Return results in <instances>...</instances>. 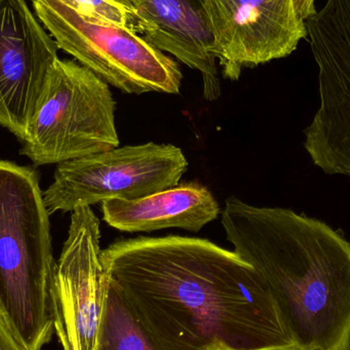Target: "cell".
Wrapping results in <instances>:
<instances>
[{
    "label": "cell",
    "mask_w": 350,
    "mask_h": 350,
    "mask_svg": "<svg viewBox=\"0 0 350 350\" xmlns=\"http://www.w3.org/2000/svg\"><path fill=\"white\" fill-rule=\"evenodd\" d=\"M96 350H155L111 281Z\"/></svg>",
    "instance_id": "obj_12"
},
{
    "label": "cell",
    "mask_w": 350,
    "mask_h": 350,
    "mask_svg": "<svg viewBox=\"0 0 350 350\" xmlns=\"http://www.w3.org/2000/svg\"><path fill=\"white\" fill-rule=\"evenodd\" d=\"M100 219L90 207L71 214L68 237L53 269V327L62 350H96L108 298Z\"/></svg>",
    "instance_id": "obj_7"
},
{
    "label": "cell",
    "mask_w": 350,
    "mask_h": 350,
    "mask_svg": "<svg viewBox=\"0 0 350 350\" xmlns=\"http://www.w3.org/2000/svg\"><path fill=\"white\" fill-rule=\"evenodd\" d=\"M108 226L126 232H152L180 228L199 232L221 214L217 200L198 181L174 187L137 200H111L100 204Z\"/></svg>",
    "instance_id": "obj_11"
},
{
    "label": "cell",
    "mask_w": 350,
    "mask_h": 350,
    "mask_svg": "<svg viewBox=\"0 0 350 350\" xmlns=\"http://www.w3.org/2000/svg\"><path fill=\"white\" fill-rule=\"evenodd\" d=\"M189 162L180 148L147 143L57 164L43 193L49 215L111 200H137L180 183Z\"/></svg>",
    "instance_id": "obj_6"
},
{
    "label": "cell",
    "mask_w": 350,
    "mask_h": 350,
    "mask_svg": "<svg viewBox=\"0 0 350 350\" xmlns=\"http://www.w3.org/2000/svg\"><path fill=\"white\" fill-rule=\"evenodd\" d=\"M49 213L32 168L0 160V312L27 350L55 334Z\"/></svg>",
    "instance_id": "obj_3"
},
{
    "label": "cell",
    "mask_w": 350,
    "mask_h": 350,
    "mask_svg": "<svg viewBox=\"0 0 350 350\" xmlns=\"http://www.w3.org/2000/svg\"><path fill=\"white\" fill-rule=\"evenodd\" d=\"M82 14L94 16L139 34L133 0H63Z\"/></svg>",
    "instance_id": "obj_13"
},
{
    "label": "cell",
    "mask_w": 350,
    "mask_h": 350,
    "mask_svg": "<svg viewBox=\"0 0 350 350\" xmlns=\"http://www.w3.org/2000/svg\"><path fill=\"white\" fill-rule=\"evenodd\" d=\"M295 2L296 10L298 16L302 20H308L310 16L317 14L316 6H314V0H294Z\"/></svg>",
    "instance_id": "obj_15"
},
{
    "label": "cell",
    "mask_w": 350,
    "mask_h": 350,
    "mask_svg": "<svg viewBox=\"0 0 350 350\" xmlns=\"http://www.w3.org/2000/svg\"><path fill=\"white\" fill-rule=\"evenodd\" d=\"M102 259L155 350H294L265 281L234 251L142 236L118 239Z\"/></svg>",
    "instance_id": "obj_1"
},
{
    "label": "cell",
    "mask_w": 350,
    "mask_h": 350,
    "mask_svg": "<svg viewBox=\"0 0 350 350\" xmlns=\"http://www.w3.org/2000/svg\"><path fill=\"white\" fill-rule=\"evenodd\" d=\"M57 49L26 0H0V125L20 143L59 57Z\"/></svg>",
    "instance_id": "obj_9"
},
{
    "label": "cell",
    "mask_w": 350,
    "mask_h": 350,
    "mask_svg": "<svg viewBox=\"0 0 350 350\" xmlns=\"http://www.w3.org/2000/svg\"><path fill=\"white\" fill-rule=\"evenodd\" d=\"M0 350H27L16 339L0 312Z\"/></svg>",
    "instance_id": "obj_14"
},
{
    "label": "cell",
    "mask_w": 350,
    "mask_h": 350,
    "mask_svg": "<svg viewBox=\"0 0 350 350\" xmlns=\"http://www.w3.org/2000/svg\"><path fill=\"white\" fill-rule=\"evenodd\" d=\"M116 102L108 84L71 59L49 70L21 155L34 166L59 164L119 147Z\"/></svg>",
    "instance_id": "obj_4"
},
{
    "label": "cell",
    "mask_w": 350,
    "mask_h": 350,
    "mask_svg": "<svg viewBox=\"0 0 350 350\" xmlns=\"http://www.w3.org/2000/svg\"><path fill=\"white\" fill-rule=\"evenodd\" d=\"M222 76L237 81L245 69L291 55L308 37L294 0H205Z\"/></svg>",
    "instance_id": "obj_8"
},
{
    "label": "cell",
    "mask_w": 350,
    "mask_h": 350,
    "mask_svg": "<svg viewBox=\"0 0 350 350\" xmlns=\"http://www.w3.org/2000/svg\"><path fill=\"white\" fill-rule=\"evenodd\" d=\"M41 24L59 49L124 94H177V62L133 31L82 14L63 0H33Z\"/></svg>",
    "instance_id": "obj_5"
},
{
    "label": "cell",
    "mask_w": 350,
    "mask_h": 350,
    "mask_svg": "<svg viewBox=\"0 0 350 350\" xmlns=\"http://www.w3.org/2000/svg\"><path fill=\"white\" fill-rule=\"evenodd\" d=\"M221 226L262 278L294 350H350V243L288 208L228 198Z\"/></svg>",
    "instance_id": "obj_2"
},
{
    "label": "cell",
    "mask_w": 350,
    "mask_h": 350,
    "mask_svg": "<svg viewBox=\"0 0 350 350\" xmlns=\"http://www.w3.org/2000/svg\"><path fill=\"white\" fill-rule=\"evenodd\" d=\"M139 35L164 53L199 72L208 102L220 98L214 36L205 0H133Z\"/></svg>",
    "instance_id": "obj_10"
}]
</instances>
